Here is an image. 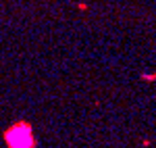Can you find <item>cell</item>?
<instances>
[{"instance_id":"1","label":"cell","mask_w":156,"mask_h":148,"mask_svg":"<svg viewBox=\"0 0 156 148\" xmlns=\"http://www.w3.org/2000/svg\"><path fill=\"white\" fill-rule=\"evenodd\" d=\"M4 142L6 148H36V136L31 132V125L21 121V123H12L4 132Z\"/></svg>"}]
</instances>
